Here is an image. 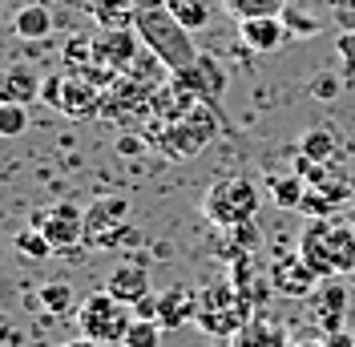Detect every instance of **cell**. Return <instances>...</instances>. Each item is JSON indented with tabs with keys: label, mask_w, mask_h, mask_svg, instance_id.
Listing matches in <instances>:
<instances>
[{
	"label": "cell",
	"mask_w": 355,
	"mask_h": 347,
	"mask_svg": "<svg viewBox=\"0 0 355 347\" xmlns=\"http://www.w3.org/2000/svg\"><path fill=\"white\" fill-rule=\"evenodd\" d=\"M133 28H137V37L146 41V49H150L154 57H162V65L170 69V73H182V69H190L194 61H198L202 49L194 44V33L178 21L166 4L137 8Z\"/></svg>",
	"instance_id": "obj_1"
},
{
	"label": "cell",
	"mask_w": 355,
	"mask_h": 347,
	"mask_svg": "<svg viewBox=\"0 0 355 347\" xmlns=\"http://www.w3.org/2000/svg\"><path fill=\"white\" fill-rule=\"evenodd\" d=\"M299 255L311 262V271L319 279H339L355 271V226L335 222V218H315L303 239H299Z\"/></svg>",
	"instance_id": "obj_2"
},
{
	"label": "cell",
	"mask_w": 355,
	"mask_h": 347,
	"mask_svg": "<svg viewBox=\"0 0 355 347\" xmlns=\"http://www.w3.org/2000/svg\"><path fill=\"white\" fill-rule=\"evenodd\" d=\"M259 186L243 178V174H230V178H218L206 198H202V214L210 218L222 230H234V226H246L250 218L259 214Z\"/></svg>",
	"instance_id": "obj_3"
},
{
	"label": "cell",
	"mask_w": 355,
	"mask_h": 347,
	"mask_svg": "<svg viewBox=\"0 0 355 347\" xmlns=\"http://www.w3.org/2000/svg\"><path fill=\"white\" fill-rule=\"evenodd\" d=\"M133 319H137V311H133L130 303H121V299L113 295L110 287L93 291L85 303L77 307V323H81V335L97 339L101 347L125 344V331L133 327Z\"/></svg>",
	"instance_id": "obj_4"
},
{
	"label": "cell",
	"mask_w": 355,
	"mask_h": 347,
	"mask_svg": "<svg viewBox=\"0 0 355 347\" xmlns=\"http://www.w3.org/2000/svg\"><path fill=\"white\" fill-rule=\"evenodd\" d=\"M218 113H214V105H206V101H198V105H190L182 117H174V121H166V133H162V142H166V150L174 153V158H190V153H198L214 133H218Z\"/></svg>",
	"instance_id": "obj_5"
},
{
	"label": "cell",
	"mask_w": 355,
	"mask_h": 347,
	"mask_svg": "<svg viewBox=\"0 0 355 347\" xmlns=\"http://www.w3.org/2000/svg\"><path fill=\"white\" fill-rule=\"evenodd\" d=\"M130 235V198L105 194L85 210V242L89 246H117Z\"/></svg>",
	"instance_id": "obj_6"
},
{
	"label": "cell",
	"mask_w": 355,
	"mask_h": 347,
	"mask_svg": "<svg viewBox=\"0 0 355 347\" xmlns=\"http://www.w3.org/2000/svg\"><path fill=\"white\" fill-rule=\"evenodd\" d=\"M28 226H37L44 239H49L53 255L73 251L77 242H85V210H81V206H73V202H53V206L37 210Z\"/></svg>",
	"instance_id": "obj_7"
},
{
	"label": "cell",
	"mask_w": 355,
	"mask_h": 347,
	"mask_svg": "<svg viewBox=\"0 0 355 347\" xmlns=\"http://www.w3.org/2000/svg\"><path fill=\"white\" fill-rule=\"evenodd\" d=\"M141 37L137 28H101L93 37V61L97 65H110L117 73H130L137 65V53H141Z\"/></svg>",
	"instance_id": "obj_8"
},
{
	"label": "cell",
	"mask_w": 355,
	"mask_h": 347,
	"mask_svg": "<svg viewBox=\"0 0 355 347\" xmlns=\"http://www.w3.org/2000/svg\"><path fill=\"white\" fill-rule=\"evenodd\" d=\"M174 77L190 89L198 101H206V105H218V97L226 93V85H230V77H226V69H222V61L214 53H198V61L190 69H182V73H174Z\"/></svg>",
	"instance_id": "obj_9"
},
{
	"label": "cell",
	"mask_w": 355,
	"mask_h": 347,
	"mask_svg": "<svg viewBox=\"0 0 355 347\" xmlns=\"http://www.w3.org/2000/svg\"><path fill=\"white\" fill-rule=\"evenodd\" d=\"M270 282H275V291L279 295H287V299H307L319 291V275L311 271V262L303 255H291V259H279L270 266Z\"/></svg>",
	"instance_id": "obj_10"
},
{
	"label": "cell",
	"mask_w": 355,
	"mask_h": 347,
	"mask_svg": "<svg viewBox=\"0 0 355 347\" xmlns=\"http://www.w3.org/2000/svg\"><path fill=\"white\" fill-rule=\"evenodd\" d=\"M239 41L250 44L254 53H279L291 41V33L283 17H250V21H239Z\"/></svg>",
	"instance_id": "obj_11"
},
{
	"label": "cell",
	"mask_w": 355,
	"mask_h": 347,
	"mask_svg": "<svg viewBox=\"0 0 355 347\" xmlns=\"http://www.w3.org/2000/svg\"><path fill=\"white\" fill-rule=\"evenodd\" d=\"M101 101H105V93L97 85H89L81 73H65V89H61V101H57L61 113H69V117H93L101 109Z\"/></svg>",
	"instance_id": "obj_12"
},
{
	"label": "cell",
	"mask_w": 355,
	"mask_h": 347,
	"mask_svg": "<svg viewBox=\"0 0 355 347\" xmlns=\"http://www.w3.org/2000/svg\"><path fill=\"white\" fill-rule=\"evenodd\" d=\"M105 287H110L121 303H130V307L146 303V299L154 295V291H150V271H146L141 262H121L110 279H105Z\"/></svg>",
	"instance_id": "obj_13"
},
{
	"label": "cell",
	"mask_w": 355,
	"mask_h": 347,
	"mask_svg": "<svg viewBox=\"0 0 355 347\" xmlns=\"http://www.w3.org/2000/svg\"><path fill=\"white\" fill-rule=\"evenodd\" d=\"M190 319H198V299H194V291L174 287V291L157 295V323L166 327V331H178V327H186Z\"/></svg>",
	"instance_id": "obj_14"
},
{
	"label": "cell",
	"mask_w": 355,
	"mask_h": 347,
	"mask_svg": "<svg viewBox=\"0 0 355 347\" xmlns=\"http://www.w3.org/2000/svg\"><path fill=\"white\" fill-rule=\"evenodd\" d=\"M41 85H44V81L28 65H12L8 73H4L0 97H4V101H21V105H28V101H37V97H41Z\"/></svg>",
	"instance_id": "obj_15"
},
{
	"label": "cell",
	"mask_w": 355,
	"mask_h": 347,
	"mask_svg": "<svg viewBox=\"0 0 355 347\" xmlns=\"http://www.w3.org/2000/svg\"><path fill=\"white\" fill-rule=\"evenodd\" d=\"M12 33L21 41H44V37H53V12L44 4H24L12 17Z\"/></svg>",
	"instance_id": "obj_16"
},
{
	"label": "cell",
	"mask_w": 355,
	"mask_h": 347,
	"mask_svg": "<svg viewBox=\"0 0 355 347\" xmlns=\"http://www.w3.org/2000/svg\"><path fill=\"white\" fill-rule=\"evenodd\" d=\"M89 17L97 21V28H133L137 21V4L133 0H93Z\"/></svg>",
	"instance_id": "obj_17"
},
{
	"label": "cell",
	"mask_w": 355,
	"mask_h": 347,
	"mask_svg": "<svg viewBox=\"0 0 355 347\" xmlns=\"http://www.w3.org/2000/svg\"><path fill=\"white\" fill-rule=\"evenodd\" d=\"M33 303L41 307L44 315L61 319V315H69V311L77 307V295H73V287H69V282H44L41 291L33 295Z\"/></svg>",
	"instance_id": "obj_18"
},
{
	"label": "cell",
	"mask_w": 355,
	"mask_h": 347,
	"mask_svg": "<svg viewBox=\"0 0 355 347\" xmlns=\"http://www.w3.org/2000/svg\"><path fill=\"white\" fill-rule=\"evenodd\" d=\"M299 153L307 158V162H315V166H327L335 153V133L327 130V126H315V130H307L303 137H299Z\"/></svg>",
	"instance_id": "obj_19"
},
{
	"label": "cell",
	"mask_w": 355,
	"mask_h": 347,
	"mask_svg": "<svg viewBox=\"0 0 355 347\" xmlns=\"http://www.w3.org/2000/svg\"><path fill=\"white\" fill-rule=\"evenodd\" d=\"M291 0H222L226 17L234 21H250V17H283Z\"/></svg>",
	"instance_id": "obj_20"
},
{
	"label": "cell",
	"mask_w": 355,
	"mask_h": 347,
	"mask_svg": "<svg viewBox=\"0 0 355 347\" xmlns=\"http://www.w3.org/2000/svg\"><path fill=\"white\" fill-rule=\"evenodd\" d=\"M166 8H170L190 33H206V28H210V17H214L206 0H166Z\"/></svg>",
	"instance_id": "obj_21"
},
{
	"label": "cell",
	"mask_w": 355,
	"mask_h": 347,
	"mask_svg": "<svg viewBox=\"0 0 355 347\" xmlns=\"http://www.w3.org/2000/svg\"><path fill=\"white\" fill-rule=\"evenodd\" d=\"M307 190L311 186H307L303 174H299V178H275V182H270V198H275L283 210H299L303 198H307Z\"/></svg>",
	"instance_id": "obj_22"
},
{
	"label": "cell",
	"mask_w": 355,
	"mask_h": 347,
	"mask_svg": "<svg viewBox=\"0 0 355 347\" xmlns=\"http://www.w3.org/2000/svg\"><path fill=\"white\" fill-rule=\"evenodd\" d=\"M283 21H287L291 41H311V37H319V28H323V21H319V17H311V12H303V4H295V0L287 4Z\"/></svg>",
	"instance_id": "obj_23"
},
{
	"label": "cell",
	"mask_w": 355,
	"mask_h": 347,
	"mask_svg": "<svg viewBox=\"0 0 355 347\" xmlns=\"http://www.w3.org/2000/svg\"><path fill=\"white\" fill-rule=\"evenodd\" d=\"M327 307V331H339V315H343V307H347V287H339L335 279H327L319 287V311Z\"/></svg>",
	"instance_id": "obj_24"
},
{
	"label": "cell",
	"mask_w": 355,
	"mask_h": 347,
	"mask_svg": "<svg viewBox=\"0 0 355 347\" xmlns=\"http://www.w3.org/2000/svg\"><path fill=\"white\" fill-rule=\"evenodd\" d=\"M12 246H17V255H24V259H49V255H53L49 239H44L37 226H24L21 235L12 239Z\"/></svg>",
	"instance_id": "obj_25"
},
{
	"label": "cell",
	"mask_w": 355,
	"mask_h": 347,
	"mask_svg": "<svg viewBox=\"0 0 355 347\" xmlns=\"http://www.w3.org/2000/svg\"><path fill=\"white\" fill-rule=\"evenodd\" d=\"M121 347H162V323L157 319H133Z\"/></svg>",
	"instance_id": "obj_26"
},
{
	"label": "cell",
	"mask_w": 355,
	"mask_h": 347,
	"mask_svg": "<svg viewBox=\"0 0 355 347\" xmlns=\"http://www.w3.org/2000/svg\"><path fill=\"white\" fill-rule=\"evenodd\" d=\"M28 130V109L21 101H0V133L4 137H21Z\"/></svg>",
	"instance_id": "obj_27"
},
{
	"label": "cell",
	"mask_w": 355,
	"mask_h": 347,
	"mask_svg": "<svg viewBox=\"0 0 355 347\" xmlns=\"http://www.w3.org/2000/svg\"><path fill=\"white\" fill-rule=\"evenodd\" d=\"M339 89H343V81H339L335 73H319V77L311 81V97H319V101H335Z\"/></svg>",
	"instance_id": "obj_28"
},
{
	"label": "cell",
	"mask_w": 355,
	"mask_h": 347,
	"mask_svg": "<svg viewBox=\"0 0 355 347\" xmlns=\"http://www.w3.org/2000/svg\"><path fill=\"white\" fill-rule=\"evenodd\" d=\"M61 89H65V73H53V77H44L41 101H49V105L57 109V101H61Z\"/></svg>",
	"instance_id": "obj_29"
},
{
	"label": "cell",
	"mask_w": 355,
	"mask_h": 347,
	"mask_svg": "<svg viewBox=\"0 0 355 347\" xmlns=\"http://www.w3.org/2000/svg\"><path fill=\"white\" fill-rule=\"evenodd\" d=\"M335 53H339L343 61H352L355 57V28H343V33L335 37Z\"/></svg>",
	"instance_id": "obj_30"
},
{
	"label": "cell",
	"mask_w": 355,
	"mask_h": 347,
	"mask_svg": "<svg viewBox=\"0 0 355 347\" xmlns=\"http://www.w3.org/2000/svg\"><path fill=\"white\" fill-rule=\"evenodd\" d=\"M146 150V142H141V137H130V133H125V137H117V153H141Z\"/></svg>",
	"instance_id": "obj_31"
},
{
	"label": "cell",
	"mask_w": 355,
	"mask_h": 347,
	"mask_svg": "<svg viewBox=\"0 0 355 347\" xmlns=\"http://www.w3.org/2000/svg\"><path fill=\"white\" fill-rule=\"evenodd\" d=\"M61 347H101L97 339H89V335H81V339H69V344H61Z\"/></svg>",
	"instance_id": "obj_32"
},
{
	"label": "cell",
	"mask_w": 355,
	"mask_h": 347,
	"mask_svg": "<svg viewBox=\"0 0 355 347\" xmlns=\"http://www.w3.org/2000/svg\"><path fill=\"white\" fill-rule=\"evenodd\" d=\"M343 73H347V81H355V57L352 61H343Z\"/></svg>",
	"instance_id": "obj_33"
},
{
	"label": "cell",
	"mask_w": 355,
	"mask_h": 347,
	"mask_svg": "<svg viewBox=\"0 0 355 347\" xmlns=\"http://www.w3.org/2000/svg\"><path fill=\"white\" fill-rule=\"evenodd\" d=\"M331 4H352V0H331Z\"/></svg>",
	"instance_id": "obj_34"
},
{
	"label": "cell",
	"mask_w": 355,
	"mask_h": 347,
	"mask_svg": "<svg viewBox=\"0 0 355 347\" xmlns=\"http://www.w3.org/2000/svg\"><path fill=\"white\" fill-rule=\"evenodd\" d=\"M303 347H311V344H303Z\"/></svg>",
	"instance_id": "obj_35"
}]
</instances>
